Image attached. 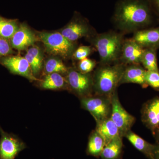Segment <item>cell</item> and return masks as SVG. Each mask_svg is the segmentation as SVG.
Listing matches in <instances>:
<instances>
[{"label":"cell","instance_id":"cell-1","mask_svg":"<svg viewBox=\"0 0 159 159\" xmlns=\"http://www.w3.org/2000/svg\"><path fill=\"white\" fill-rule=\"evenodd\" d=\"M155 17L147 0H119L112 19L116 28L125 34L148 28Z\"/></svg>","mask_w":159,"mask_h":159},{"label":"cell","instance_id":"cell-2","mask_svg":"<svg viewBox=\"0 0 159 159\" xmlns=\"http://www.w3.org/2000/svg\"><path fill=\"white\" fill-rule=\"evenodd\" d=\"M124 34L113 31L96 34L89 38L98 51L100 64L113 65L119 63Z\"/></svg>","mask_w":159,"mask_h":159},{"label":"cell","instance_id":"cell-3","mask_svg":"<svg viewBox=\"0 0 159 159\" xmlns=\"http://www.w3.org/2000/svg\"><path fill=\"white\" fill-rule=\"evenodd\" d=\"M126 65L118 63L113 65H102L95 71L93 89L97 96L111 97L117 91Z\"/></svg>","mask_w":159,"mask_h":159},{"label":"cell","instance_id":"cell-4","mask_svg":"<svg viewBox=\"0 0 159 159\" xmlns=\"http://www.w3.org/2000/svg\"><path fill=\"white\" fill-rule=\"evenodd\" d=\"M39 37L50 54L59 55L64 58L73 56L76 46L59 32H41Z\"/></svg>","mask_w":159,"mask_h":159},{"label":"cell","instance_id":"cell-5","mask_svg":"<svg viewBox=\"0 0 159 159\" xmlns=\"http://www.w3.org/2000/svg\"><path fill=\"white\" fill-rule=\"evenodd\" d=\"M81 99V106L89 112L97 123L110 117L111 112V97L89 96Z\"/></svg>","mask_w":159,"mask_h":159},{"label":"cell","instance_id":"cell-6","mask_svg":"<svg viewBox=\"0 0 159 159\" xmlns=\"http://www.w3.org/2000/svg\"><path fill=\"white\" fill-rule=\"evenodd\" d=\"M111 119L118 127L120 136H125L127 132L130 130L135 119L123 108L119 101L117 91L111 96Z\"/></svg>","mask_w":159,"mask_h":159},{"label":"cell","instance_id":"cell-7","mask_svg":"<svg viewBox=\"0 0 159 159\" xmlns=\"http://www.w3.org/2000/svg\"><path fill=\"white\" fill-rule=\"evenodd\" d=\"M68 84L75 93L81 97H89L93 89V78L90 74H82L74 69L68 70Z\"/></svg>","mask_w":159,"mask_h":159},{"label":"cell","instance_id":"cell-8","mask_svg":"<svg viewBox=\"0 0 159 159\" xmlns=\"http://www.w3.org/2000/svg\"><path fill=\"white\" fill-rule=\"evenodd\" d=\"M0 159H15L26 148L25 143L12 134L6 132L0 125Z\"/></svg>","mask_w":159,"mask_h":159},{"label":"cell","instance_id":"cell-9","mask_svg":"<svg viewBox=\"0 0 159 159\" xmlns=\"http://www.w3.org/2000/svg\"><path fill=\"white\" fill-rule=\"evenodd\" d=\"M61 33L69 41L74 42L84 36L91 37L97 32L93 31L85 21L77 17L63 29Z\"/></svg>","mask_w":159,"mask_h":159},{"label":"cell","instance_id":"cell-10","mask_svg":"<svg viewBox=\"0 0 159 159\" xmlns=\"http://www.w3.org/2000/svg\"><path fill=\"white\" fill-rule=\"evenodd\" d=\"M2 63L12 74L23 76L31 81L40 80L33 75L25 57L16 56L5 57L2 60Z\"/></svg>","mask_w":159,"mask_h":159},{"label":"cell","instance_id":"cell-11","mask_svg":"<svg viewBox=\"0 0 159 159\" xmlns=\"http://www.w3.org/2000/svg\"><path fill=\"white\" fill-rule=\"evenodd\" d=\"M144 50L132 39H125L122 46L119 63L126 66L141 64Z\"/></svg>","mask_w":159,"mask_h":159},{"label":"cell","instance_id":"cell-12","mask_svg":"<svg viewBox=\"0 0 159 159\" xmlns=\"http://www.w3.org/2000/svg\"><path fill=\"white\" fill-rule=\"evenodd\" d=\"M132 39L143 49H159V27L136 31Z\"/></svg>","mask_w":159,"mask_h":159},{"label":"cell","instance_id":"cell-13","mask_svg":"<svg viewBox=\"0 0 159 159\" xmlns=\"http://www.w3.org/2000/svg\"><path fill=\"white\" fill-rule=\"evenodd\" d=\"M36 41L33 32L25 25H22L11 38V46L18 51H23L33 45Z\"/></svg>","mask_w":159,"mask_h":159},{"label":"cell","instance_id":"cell-14","mask_svg":"<svg viewBox=\"0 0 159 159\" xmlns=\"http://www.w3.org/2000/svg\"><path fill=\"white\" fill-rule=\"evenodd\" d=\"M145 72L146 70L140 64L126 66L119 85L124 83H135L146 87L147 85L145 80Z\"/></svg>","mask_w":159,"mask_h":159},{"label":"cell","instance_id":"cell-15","mask_svg":"<svg viewBox=\"0 0 159 159\" xmlns=\"http://www.w3.org/2000/svg\"><path fill=\"white\" fill-rule=\"evenodd\" d=\"M96 131L104 140L106 145L116 137L120 136L118 127L110 117L97 123Z\"/></svg>","mask_w":159,"mask_h":159},{"label":"cell","instance_id":"cell-16","mask_svg":"<svg viewBox=\"0 0 159 159\" xmlns=\"http://www.w3.org/2000/svg\"><path fill=\"white\" fill-rule=\"evenodd\" d=\"M25 58L30 65L32 73L34 76L39 74L43 65V56L40 49L36 46L29 49Z\"/></svg>","mask_w":159,"mask_h":159},{"label":"cell","instance_id":"cell-17","mask_svg":"<svg viewBox=\"0 0 159 159\" xmlns=\"http://www.w3.org/2000/svg\"><path fill=\"white\" fill-rule=\"evenodd\" d=\"M66 84V80L57 73L48 74L41 83L43 89L48 90L59 89L64 88Z\"/></svg>","mask_w":159,"mask_h":159},{"label":"cell","instance_id":"cell-18","mask_svg":"<svg viewBox=\"0 0 159 159\" xmlns=\"http://www.w3.org/2000/svg\"><path fill=\"white\" fill-rule=\"evenodd\" d=\"M122 147V137L119 136L105 145L100 155L104 159H116L121 153Z\"/></svg>","mask_w":159,"mask_h":159},{"label":"cell","instance_id":"cell-19","mask_svg":"<svg viewBox=\"0 0 159 159\" xmlns=\"http://www.w3.org/2000/svg\"><path fill=\"white\" fill-rule=\"evenodd\" d=\"M144 121L152 127L159 125V99L154 100L145 109Z\"/></svg>","mask_w":159,"mask_h":159},{"label":"cell","instance_id":"cell-20","mask_svg":"<svg viewBox=\"0 0 159 159\" xmlns=\"http://www.w3.org/2000/svg\"><path fill=\"white\" fill-rule=\"evenodd\" d=\"M105 145V142L102 137L95 131L89 139L88 151L90 154L97 156L101 154Z\"/></svg>","mask_w":159,"mask_h":159},{"label":"cell","instance_id":"cell-21","mask_svg":"<svg viewBox=\"0 0 159 159\" xmlns=\"http://www.w3.org/2000/svg\"><path fill=\"white\" fill-rule=\"evenodd\" d=\"M141 64L146 70H158L157 62V50L154 49H144L142 54Z\"/></svg>","mask_w":159,"mask_h":159},{"label":"cell","instance_id":"cell-22","mask_svg":"<svg viewBox=\"0 0 159 159\" xmlns=\"http://www.w3.org/2000/svg\"><path fill=\"white\" fill-rule=\"evenodd\" d=\"M125 137L138 150L144 152H148L151 149L152 146L136 134L129 130L125 134Z\"/></svg>","mask_w":159,"mask_h":159},{"label":"cell","instance_id":"cell-23","mask_svg":"<svg viewBox=\"0 0 159 159\" xmlns=\"http://www.w3.org/2000/svg\"><path fill=\"white\" fill-rule=\"evenodd\" d=\"M68 70L61 60L52 58L46 61L44 66V72L49 74L52 73H65Z\"/></svg>","mask_w":159,"mask_h":159},{"label":"cell","instance_id":"cell-24","mask_svg":"<svg viewBox=\"0 0 159 159\" xmlns=\"http://www.w3.org/2000/svg\"><path fill=\"white\" fill-rule=\"evenodd\" d=\"M18 29L16 23L13 21L2 20L0 21V37L11 39Z\"/></svg>","mask_w":159,"mask_h":159},{"label":"cell","instance_id":"cell-25","mask_svg":"<svg viewBox=\"0 0 159 159\" xmlns=\"http://www.w3.org/2000/svg\"><path fill=\"white\" fill-rule=\"evenodd\" d=\"M145 80L147 85L159 89V70H146Z\"/></svg>","mask_w":159,"mask_h":159},{"label":"cell","instance_id":"cell-26","mask_svg":"<svg viewBox=\"0 0 159 159\" xmlns=\"http://www.w3.org/2000/svg\"><path fill=\"white\" fill-rule=\"evenodd\" d=\"M97 65V62L93 60L86 58L80 61L78 64L79 71L82 74H89L92 72Z\"/></svg>","mask_w":159,"mask_h":159},{"label":"cell","instance_id":"cell-27","mask_svg":"<svg viewBox=\"0 0 159 159\" xmlns=\"http://www.w3.org/2000/svg\"><path fill=\"white\" fill-rule=\"evenodd\" d=\"M92 51L93 49L90 47L81 46L75 50L72 56L77 60L81 61L87 58L92 53Z\"/></svg>","mask_w":159,"mask_h":159},{"label":"cell","instance_id":"cell-28","mask_svg":"<svg viewBox=\"0 0 159 159\" xmlns=\"http://www.w3.org/2000/svg\"><path fill=\"white\" fill-rule=\"evenodd\" d=\"M11 46L6 39L0 37V57L12 53Z\"/></svg>","mask_w":159,"mask_h":159},{"label":"cell","instance_id":"cell-29","mask_svg":"<svg viewBox=\"0 0 159 159\" xmlns=\"http://www.w3.org/2000/svg\"><path fill=\"white\" fill-rule=\"evenodd\" d=\"M151 9L159 20V0H147Z\"/></svg>","mask_w":159,"mask_h":159},{"label":"cell","instance_id":"cell-30","mask_svg":"<svg viewBox=\"0 0 159 159\" xmlns=\"http://www.w3.org/2000/svg\"><path fill=\"white\" fill-rule=\"evenodd\" d=\"M3 18L2 17H1V16H0V21L2 20H3Z\"/></svg>","mask_w":159,"mask_h":159},{"label":"cell","instance_id":"cell-31","mask_svg":"<svg viewBox=\"0 0 159 159\" xmlns=\"http://www.w3.org/2000/svg\"><path fill=\"white\" fill-rule=\"evenodd\" d=\"M158 153L159 155V150L158 151Z\"/></svg>","mask_w":159,"mask_h":159}]
</instances>
